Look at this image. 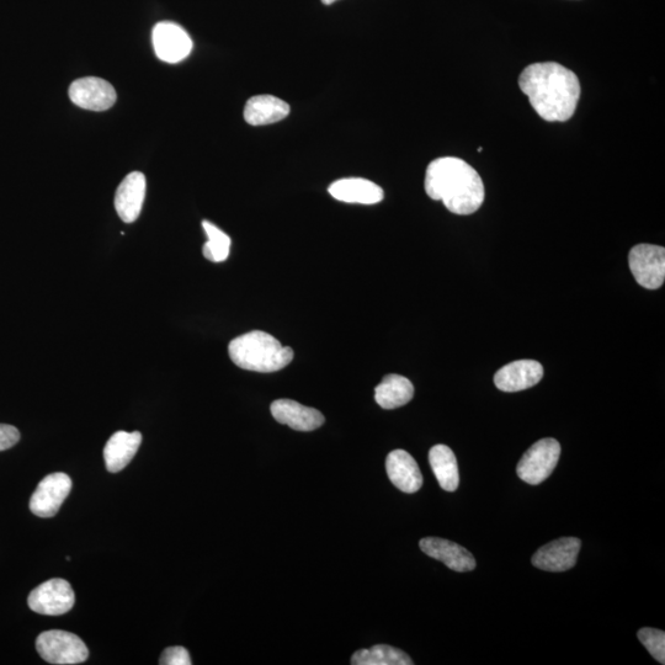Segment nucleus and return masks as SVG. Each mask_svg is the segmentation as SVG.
<instances>
[{"label": "nucleus", "instance_id": "19", "mask_svg": "<svg viewBox=\"0 0 665 665\" xmlns=\"http://www.w3.org/2000/svg\"><path fill=\"white\" fill-rule=\"evenodd\" d=\"M290 114V105L273 95H257L247 101L244 120L252 126L276 124Z\"/></svg>", "mask_w": 665, "mask_h": 665}, {"label": "nucleus", "instance_id": "5", "mask_svg": "<svg viewBox=\"0 0 665 665\" xmlns=\"http://www.w3.org/2000/svg\"><path fill=\"white\" fill-rule=\"evenodd\" d=\"M560 456L561 445L557 440L551 438L539 440L521 457L516 472L520 480L537 486L551 476Z\"/></svg>", "mask_w": 665, "mask_h": 665}, {"label": "nucleus", "instance_id": "12", "mask_svg": "<svg viewBox=\"0 0 665 665\" xmlns=\"http://www.w3.org/2000/svg\"><path fill=\"white\" fill-rule=\"evenodd\" d=\"M544 377V367L535 360H518L498 370L494 383L503 392H519L534 387Z\"/></svg>", "mask_w": 665, "mask_h": 665}, {"label": "nucleus", "instance_id": "21", "mask_svg": "<svg viewBox=\"0 0 665 665\" xmlns=\"http://www.w3.org/2000/svg\"><path fill=\"white\" fill-rule=\"evenodd\" d=\"M429 462L440 487L446 492H455L460 483L459 466L449 446L436 445L429 452Z\"/></svg>", "mask_w": 665, "mask_h": 665}, {"label": "nucleus", "instance_id": "20", "mask_svg": "<svg viewBox=\"0 0 665 665\" xmlns=\"http://www.w3.org/2000/svg\"><path fill=\"white\" fill-rule=\"evenodd\" d=\"M414 397V386L407 377L387 375L375 390L377 404L383 409H396L406 406Z\"/></svg>", "mask_w": 665, "mask_h": 665}, {"label": "nucleus", "instance_id": "11", "mask_svg": "<svg viewBox=\"0 0 665 665\" xmlns=\"http://www.w3.org/2000/svg\"><path fill=\"white\" fill-rule=\"evenodd\" d=\"M582 542L576 537H562L541 547L532 557V565L547 572H566L576 566Z\"/></svg>", "mask_w": 665, "mask_h": 665}, {"label": "nucleus", "instance_id": "9", "mask_svg": "<svg viewBox=\"0 0 665 665\" xmlns=\"http://www.w3.org/2000/svg\"><path fill=\"white\" fill-rule=\"evenodd\" d=\"M154 51L159 60L179 63L193 51V40L186 31L175 23L162 21L154 26L152 33Z\"/></svg>", "mask_w": 665, "mask_h": 665}, {"label": "nucleus", "instance_id": "7", "mask_svg": "<svg viewBox=\"0 0 665 665\" xmlns=\"http://www.w3.org/2000/svg\"><path fill=\"white\" fill-rule=\"evenodd\" d=\"M76 603L71 584L65 579H50L30 593L29 608L37 614L57 616L71 611Z\"/></svg>", "mask_w": 665, "mask_h": 665}, {"label": "nucleus", "instance_id": "26", "mask_svg": "<svg viewBox=\"0 0 665 665\" xmlns=\"http://www.w3.org/2000/svg\"><path fill=\"white\" fill-rule=\"evenodd\" d=\"M20 440L19 430L13 425L0 424V451L13 448Z\"/></svg>", "mask_w": 665, "mask_h": 665}, {"label": "nucleus", "instance_id": "14", "mask_svg": "<svg viewBox=\"0 0 665 665\" xmlns=\"http://www.w3.org/2000/svg\"><path fill=\"white\" fill-rule=\"evenodd\" d=\"M146 198V177L141 172H132L122 180L115 195L117 215L125 223H132L141 215Z\"/></svg>", "mask_w": 665, "mask_h": 665}, {"label": "nucleus", "instance_id": "6", "mask_svg": "<svg viewBox=\"0 0 665 665\" xmlns=\"http://www.w3.org/2000/svg\"><path fill=\"white\" fill-rule=\"evenodd\" d=\"M633 276L642 287L657 290L665 279V249L653 244H637L629 254Z\"/></svg>", "mask_w": 665, "mask_h": 665}, {"label": "nucleus", "instance_id": "1", "mask_svg": "<svg viewBox=\"0 0 665 665\" xmlns=\"http://www.w3.org/2000/svg\"><path fill=\"white\" fill-rule=\"evenodd\" d=\"M519 87L532 109L549 122H565L576 113L581 83L568 68L555 62L534 63L520 74Z\"/></svg>", "mask_w": 665, "mask_h": 665}, {"label": "nucleus", "instance_id": "2", "mask_svg": "<svg viewBox=\"0 0 665 665\" xmlns=\"http://www.w3.org/2000/svg\"><path fill=\"white\" fill-rule=\"evenodd\" d=\"M425 191L430 199L443 201L455 215H471L480 209L486 193L480 174L460 158L444 157L429 164Z\"/></svg>", "mask_w": 665, "mask_h": 665}, {"label": "nucleus", "instance_id": "27", "mask_svg": "<svg viewBox=\"0 0 665 665\" xmlns=\"http://www.w3.org/2000/svg\"><path fill=\"white\" fill-rule=\"evenodd\" d=\"M335 2H338V0H322V3L326 5H332Z\"/></svg>", "mask_w": 665, "mask_h": 665}, {"label": "nucleus", "instance_id": "22", "mask_svg": "<svg viewBox=\"0 0 665 665\" xmlns=\"http://www.w3.org/2000/svg\"><path fill=\"white\" fill-rule=\"evenodd\" d=\"M354 665H413L411 657L401 649L377 645L370 649H360L351 657Z\"/></svg>", "mask_w": 665, "mask_h": 665}, {"label": "nucleus", "instance_id": "15", "mask_svg": "<svg viewBox=\"0 0 665 665\" xmlns=\"http://www.w3.org/2000/svg\"><path fill=\"white\" fill-rule=\"evenodd\" d=\"M419 546L425 555L443 562L452 571L470 572L476 568V560L472 553L455 542L439 537H425L419 542Z\"/></svg>", "mask_w": 665, "mask_h": 665}, {"label": "nucleus", "instance_id": "23", "mask_svg": "<svg viewBox=\"0 0 665 665\" xmlns=\"http://www.w3.org/2000/svg\"><path fill=\"white\" fill-rule=\"evenodd\" d=\"M202 227L207 234V242L202 248V254L212 263L225 262L230 255L231 238L209 221L202 222Z\"/></svg>", "mask_w": 665, "mask_h": 665}, {"label": "nucleus", "instance_id": "17", "mask_svg": "<svg viewBox=\"0 0 665 665\" xmlns=\"http://www.w3.org/2000/svg\"><path fill=\"white\" fill-rule=\"evenodd\" d=\"M328 193L347 204L375 205L385 198L379 185L363 178L337 180L329 185Z\"/></svg>", "mask_w": 665, "mask_h": 665}, {"label": "nucleus", "instance_id": "18", "mask_svg": "<svg viewBox=\"0 0 665 665\" xmlns=\"http://www.w3.org/2000/svg\"><path fill=\"white\" fill-rule=\"evenodd\" d=\"M141 443L142 434L140 432H116L104 448L106 470L110 473L124 470L137 454Z\"/></svg>", "mask_w": 665, "mask_h": 665}, {"label": "nucleus", "instance_id": "25", "mask_svg": "<svg viewBox=\"0 0 665 665\" xmlns=\"http://www.w3.org/2000/svg\"><path fill=\"white\" fill-rule=\"evenodd\" d=\"M190 654L184 647H169L163 652L161 661L162 665H190Z\"/></svg>", "mask_w": 665, "mask_h": 665}, {"label": "nucleus", "instance_id": "8", "mask_svg": "<svg viewBox=\"0 0 665 665\" xmlns=\"http://www.w3.org/2000/svg\"><path fill=\"white\" fill-rule=\"evenodd\" d=\"M72 480L66 473H51L37 486L30 499V510L40 518H52L71 493Z\"/></svg>", "mask_w": 665, "mask_h": 665}, {"label": "nucleus", "instance_id": "3", "mask_svg": "<svg viewBox=\"0 0 665 665\" xmlns=\"http://www.w3.org/2000/svg\"><path fill=\"white\" fill-rule=\"evenodd\" d=\"M228 354L234 364L243 370L276 372L283 370L294 359V350L284 347L273 335L253 331L233 339Z\"/></svg>", "mask_w": 665, "mask_h": 665}, {"label": "nucleus", "instance_id": "16", "mask_svg": "<svg viewBox=\"0 0 665 665\" xmlns=\"http://www.w3.org/2000/svg\"><path fill=\"white\" fill-rule=\"evenodd\" d=\"M388 478L404 493H416L423 486V476L417 461L407 451L395 450L387 456Z\"/></svg>", "mask_w": 665, "mask_h": 665}, {"label": "nucleus", "instance_id": "24", "mask_svg": "<svg viewBox=\"0 0 665 665\" xmlns=\"http://www.w3.org/2000/svg\"><path fill=\"white\" fill-rule=\"evenodd\" d=\"M638 640L646 647L657 662L665 663V633L662 630L642 629L638 631Z\"/></svg>", "mask_w": 665, "mask_h": 665}, {"label": "nucleus", "instance_id": "10", "mask_svg": "<svg viewBox=\"0 0 665 665\" xmlns=\"http://www.w3.org/2000/svg\"><path fill=\"white\" fill-rule=\"evenodd\" d=\"M69 98L79 108L105 111L116 103V92L109 82L97 77L77 79L69 87Z\"/></svg>", "mask_w": 665, "mask_h": 665}, {"label": "nucleus", "instance_id": "4", "mask_svg": "<svg viewBox=\"0 0 665 665\" xmlns=\"http://www.w3.org/2000/svg\"><path fill=\"white\" fill-rule=\"evenodd\" d=\"M37 652L51 664H79L89 656L85 643L74 633L52 630L41 633L36 640Z\"/></svg>", "mask_w": 665, "mask_h": 665}, {"label": "nucleus", "instance_id": "13", "mask_svg": "<svg viewBox=\"0 0 665 665\" xmlns=\"http://www.w3.org/2000/svg\"><path fill=\"white\" fill-rule=\"evenodd\" d=\"M270 409L276 422L289 425L297 432H313L324 424L321 412L291 399H278L271 404Z\"/></svg>", "mask_w": 665, "mask_h": 665}]
</instances>
